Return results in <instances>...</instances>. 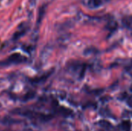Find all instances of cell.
<instances>
[{
	"label": "cell",
	"mask_w": 132,
	"mask_h": 131,
	"mask_svg": "<svg viewBox=\"0 0 132 131\" xmlns=\"http://www.w3.org/2000/svg\"><path fill=\"white\" fill-rule=\"evenodd\" d=\"M127 103L130 107H132V97H128V99L127 100Z\"/></svg>",
	"instance_id": "obj_5"
},
{
	"label": "cell",
	"mask_w": 132,
	"mask_h": 131,
	"mask_svg": "<svg viewBox=\"0 0 132 131\" xmlns=\"http://www.w3.org/2000/svg\"><path fill=\"white\" fill-rule=\"evenodd\" d=\"M99 124H100V125H101V127H103L108 128V127H111V124H110L109 122L106 121V120H101V121L99 122Z\"/></svg>",
	"instance_id": "obj_4"
},
{
	"label": "cell",
	"mask_w": 132,
	"mask_h": 131,
	"mask_svg": "<svg viewBox=\"0 0 132 131\" xmlns=\"http://www.w3.org/2000/svg\"><path fill=\"white\" fill-rule=\"evenodd\" d=\"M122 24L125 27H126L128 29H132V16L131 15H127L125 16L122 20Z\"/></svg>",
	"instance_id": "obj_2"
},
{
	"label": "cell",
	"mask_w": 132,
	"mask_h": 131,
	"mask_svg": "<svg viewBox=\"0 0 132 131\" xmlns=\"http://www.w3.org/2000/svg\"><path fill=\"white\" fill-rule=\"evenodd\" d=\"M131 91H132V86H131Z\"/></svg>",
	"instance_id": "obj_7"
},
{
	"label": "cell",
	"mask_w": 132,
	"mask_h": 131,
	"mask_svg": "<svg viewBox=\"0 0 132 131\" xmlns=\"http://www.w3.org/2000/svg\"><path fill=\"white\" fill-rule=\"evenodd\" d=\"M110 1H111V0H103L104 2H110Z\"/></svg>",
	"instance_id": "obj_6"
},
{
	"label": "cell",
	"mask_w": 132,
	"mask_h": 131,
	"mask_svg": "<svg viewBox=\"0 0 132 131\" xmlns=\"http://www.w3.org/2000/svg\"><path fill=\"white\" fill-rule=\"evenodd\" d=\"M121 127L122 131H131V122L128 120L123 121L121 124Z\"/></svg>",
	"instance_id": "obj_3"
},
{
	"label": "cell",
	"mask_w": 132,
	"mask_h": 131,
	"mask_svg": "<svg viewBox=\"0 0 132 131\" xmlns=\"http://www.w3.org/2000/svg\"><path fill=\"white\" fill-rule=\"evenodd\" d=\"M103 0H88L87 1V6L90 8H97L104 5Z\"/></svg>",
	"instance_id": "obj_1"
}]
</instances>
